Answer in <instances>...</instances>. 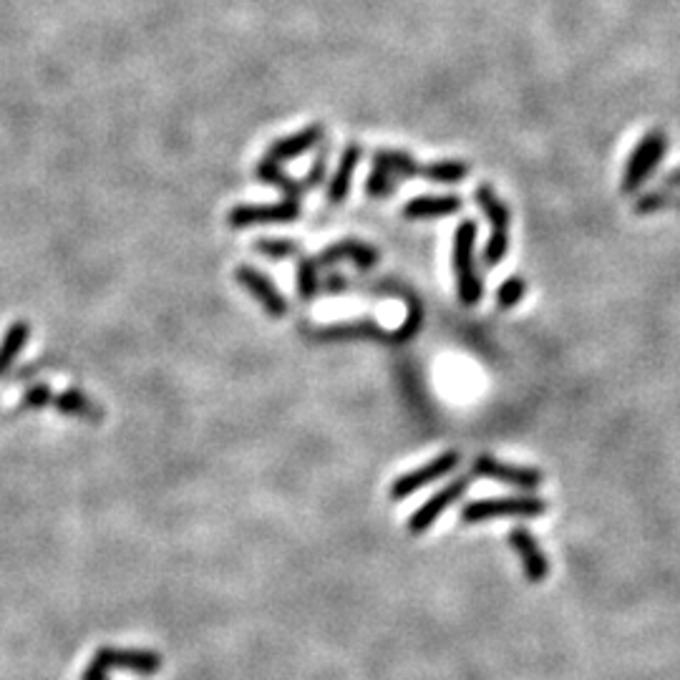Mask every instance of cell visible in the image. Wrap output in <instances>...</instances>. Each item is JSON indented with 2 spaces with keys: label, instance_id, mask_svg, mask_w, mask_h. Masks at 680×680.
I'll return each instance as SVG.
<instances>
[{
  "label": "cell",
  "instance_id": "6da1fadb",
  "mask_svg": "<svg viewBox=\"0 0 680 680\" xmlns=\"http://www.w3.org/2000/svg\"><path fill=\"white\" fill-rule=\"evenodd\" d=\"M550 512V504L539 497H492V499H476L461 509V524H482L492 519L519 517L532 519L542 517Z\"/></svg>",
  "mask_w": 680,
  "mask_h": 680
},
{
  "label": "cell",
  "instance_id": "7a4b0ae2",
  "mask_svg": "<svg viewBox=\"0 0 680 680\" xmlns=\"http://www.w3.org/2000/svg\"><path fill=\"white\" fill-rule=\"evenodd\" d=\"M474 242H476V225L471 220L461 222L454 235V272H456V290L459 300L471 308L482 300L484 288L482 280L474 270Z\"/></svg>",
  "mask_w": 680,
  "mask_h": 680
},
{
  "label": "cell",
  "instance_id": "3957f363",
  "mask_svg": "<svg viewBox=\"0 0 680 680\" xmlns=\"http://www.w3.org/2000/svg\"><path fill=\"white\" fill-rule=\"evenodd\" d=\"M476 204L487 212L489 222H492V237H489L484 257H487V265L494 267L504 260L509 250V210L489 184L476 189Z\"/></svg>",
  "mask_w": 680,
  "mask_h": 680
},
{
  "label": "cell",
  "instance_id": "277c9868",
  "mask_svg": "<svg viewBox=\"0 0 680 680\" xmlns=\"http://www.w3.org/2000/svg\"><path fill=\"white\" fill-rule=\"evenodd\" d=\"M665 149H668V139H665L663 131H650L640 139V144L635 147L633 157H630L628 167L623 174V192L633 194L648 182V177L653 174V169L658 167L660 159H663Z\"/></svg>",
  "mask_w": 680,
  "mask_h": 680
},
{
  "label": "cell",
  "instance_id": "5b68a950",
  "mask_svg": "<svg viewBox=\"0 0 680 680\" xmlns=\"http://www.w3.org/2000/svg\"><path fill=\"white\" fill-rule=\"evenodd\" d=\"M459 461H461L459 451H444V454H439L434 461H429V464L398 476L396 482L391 484V492L388 494H391L393 502H401V499L411 497V494H416L419 489L429 487V484H434V482H439V479H444V476H449L451 471L459 466Z\"/></svg>",
  "mask_w": 680,
  "mask_h": 680
},
{
  "label": "cell",
  "instance_id": "8992f818",
  "mask_svg": "<svg viewBox=\"0 0 680 680\" xmlns=\"http://www.w3.org/2000/svg\"><path fill=\"white\" fill-rule=\"evenodd\" d=\"M471 476H482V479H494L499 484H507V487L524 489V492H534L537 487H542V471L529 469V466H514V464H502V461L494 459L492 454H479L471 464Z\"/></svg>",
  "mask_w": 680,
  "mask_h": 680
},
{
  "label": "cell",
  "instance_id": "52a82bcc",
  "mask_svg": "<svg viewBox=\"0 0 680 680\" xmlns=\"http://www.w3.org/2000/svg\"><path fill=\"white\" fill-rule=\"evenodd\" d=\"M469 487H471V476H461V479H454V482L446 484L444 489H439L434 497L426 499V502L421 504L414 514H411V519H408V532L411 534L429 532V529L436 524V519H439L446 509L454 507V504L464 497Z\"/></svg>",
  "mask_w": 680,
  "mask_h": 680
},
{
  "label": "cell",
  "instance_id": "ba28073f",
  "mask_svg": "<svg viewBox=\"0 0 680 680\" xmlns=\"http://www.w3.org/2000/svg\"><path fill=\"white\" fill-rule=\"evenodd\" d=\"M300 217L298 199H285L280 204H242L230 212V227L242 230L252 225H288Z\"/></svg>",
  "mask_w": 680,
  "mask_h": 680
},
{
  "label": "cell",
  "instance_id": "9c48e42d",
  "mask_svg": "<svg viewBox=\"0 0 680 680\" xmlns=\"http://www.w3.org/2000/svg\"><path fill=\"white\" fill-rule=\"evenodd\" d=\"M507 539L509 547L514 550V555L522 562L524 575H527V580L532 582V585H539V582H544L550 577V560H547V555H544L542 547H539L537 539H534V534L529 532V529L514 527Z\"/></svg>",
  "mask_w": 680,
  "mask_h": 680
},
{
  "label": "cell",
  "instance_id": "30bf717a",
  "mask_svg": "<svg viewBox=\"0 0 680 680\" xmlns=\"http://www.w3.org/2000/svg\"><path fill=\"white\" fill-rule=\"evenodd\" d=\"M237 280H240V285H245V288L250 290L252 298H255L272 318H283V315L288 313V300H285V295L280 293V290L267 280V275H262L260 270L247 265L237 267Z\"/></svg>",
  "mask_w": 680,
  "mask_h": 680
},
{
  "label": "cell",
  "instance_id": "8fae6325",
  "mask_svg": "<svg viewBox=\"0 0 680 680\" xmlns=\"http://www.w3.org/2000/svg\"><path fill=\"white\" fill-rule=\"evenodd\" d=\"M320 136H323V126L320 124L308 126V129L303 131H295L293 136H285V139H278V142L272 144V147L267 149V159L280 164L288 162V159L300 157V154L310 152V149L320 142Z\"/></svg>",
  "mask_w": 680,
  "mask_h": 680
},
{
  "label": "cell",
  "instance_id": "7c38bea8",
  "mask_svg": "<svg viewBox=\"0 0 680 680\" xmlns=\"http://www.w3.org/2000/svg\"><path fill=\"white\" fill-rule=\"evenodd\" d=\"M459 210L461 199L456 197V194H446V197L426 194V197H414L411 202H406L403 215H406V220H434V217L454 215V212Z\"/></svg>",
  "mask_w": 680,
  "mask_h": 680
},
{
  "label": "cell",
  "instance_id": "4fadbf2b",
  "mask_svg": "<svg viewBox=\"0 0 680 680\" xmlns=\"http://www.w3.org/2000/svg\"><path fill=\"white\" fill-rule=\"evenodd\" d=\"M338 260H348L353 262V265H358L361 270H368V267H373L378 262V252L373 250L371 245H366V242H358V240H343L338 242V245L328 247V250L320 255V265H333V262Z\"/></svg>",
  "mask_w": 680,
  "mask_h": 680
},
{
  "label": "cell",
  "instance_id": "5bb4252c",
  "mask_svg": "<svg viewBox=\"0 0 680 680\" xmlns=\"http://www.w3.org/2000/svg\"><path fill=\"white\" fill-rule=\"evenodd\" d=\"M358 159H361V149H358V144H351V147L343 152L338 169H335L333 179H330V187H328L330 204H340L348 197V192H351L353 172H356V167H358Z\"/></svg>",
  "mask_w": 680,
  "mask_h": 680
},
{
  "label": "cell",
  "instance_id": "9a60e30c",
  "mask_svg": "<svg viewBox=\"0 0 680 680\" xmlns=\"http://www.w3.org/2000/svg\"><path fill=\"white\" fill-rule=\"evenodd\" d=\"M28 335H31V328H28V323H23V320H16V323L6 330V335L0 340V376L11 371L16 358L21 356V351L26 348Z\"/></svg>",
  "mask_w": 680,
  "mask_h": 680
},
{
  "label": "cell",
  "instance_id": "2e32d148",
  "mask_svg": "<svg viewBox=\"0 0 680 680\" xmlns=\"http://www.w3.org/2000/svg\"><path fill=\"white\" fill-rule=\"evenodd\" d=\"M257 179L260 182H267L272 184V187H278L280 192L285 194L288 199H298L300 202V194L308 189V184L305 182H295V179H290L288 174L280 169V164L270 162V159H265V162H260V167H257Z\"/></svg>",
  "mask_w": 680,
  "mask_h": 680
},
{
  "label": "cell",
  "instance_id": "e0dca14e",
  "mask_svg": "<svg viewBox=\"0 0 680 680\" xmlns=\"http://www.w3.org/2000/svg\"><path fill=\"white\" fill-rule=\"evenodd\" d=\"M53 403H56V408H58V411H61V414L74 416V419L99 421V416H101L99 408H96L94 403H91L89 398H86L84 393H79V391L61 393V396L53 398Z\"/></svg>",
  "mask_w": 680,
  "mask_h": 680
},
{
  "label": "cell",
  "instance_id": "ac0fdd59",
  "mask_svg": "<svg viewBox=\"0 0 680 680\" xmlns=\"http://www.w3.org/2000/svg\"><path fill=\"white\" fill-rule=\"evenodd\" d=\"M466 174H469V164L464 162H434L421 167V179L436 184H456L466 179Z\"/></svg>",
  "mask_w": 680,
  "mask_h": 680
},
{
  "label": "cell",
  "instance_id": "d6986e66",
  "mask_svg": "<svg viewBox=\"0 0 680 680\" xmlns=\"http://www.w3.org/2000/svg\"><path fill=\"white\" fill-rule=\"evenodd\" d=\"M524 293H527V280H522L519 275H512V278L497 290L499 308H514V305L524 298Z\"/></svg>",
  "mask_w": 680,
  "mask_h": 680
},
{
  "label": "cell",
  "instance_id": "ffe728a7",
  "mask_svg": "<svg viewBox=\"0 0 680 680\" xmlns=\"http://www.w3.org/2000/svg\"><path fill=\"white\" fill-rule=\"evenodd\" d=\"M298 293L303 300H313L318 293V272H315V262L300 260L298 262Z\"/></svg>",
  "mask_w": 680,
  "mask_h": 680
},
{
  "label": "cell",
  "instance_id": "44dd1931",
  "mask_svg": "<svg viewBox=\"0 0 680 680\" xmlns=\"http://www.w3.org/2000/svg\"><path fill=\"white\" fill-rule=\"evenodd\" d=\"M255 250L270 257V260H285V257H293L298 252V245L290 240H260L255 242Z\"/></svg>",
  "mask_w": 680,
  "mask_h": 680
},
{
  "label": "cell",
  "instance_id": "7402d4cb",
  "mask_svg": "<svg viewBox=\"0 0 680 680\" xmlns=\"http://www.w3.org/2000/svg\"><path fill=\"white\" fill-rule=\"evenodd\" d=\"M51 391H48V386H36V388H31V391L23 396V403L21 406L23 408H41V406H46V403H51Z\"/></svg>",
  "mask_w": 680,
  "mask_h": 680
}]
</instances>
